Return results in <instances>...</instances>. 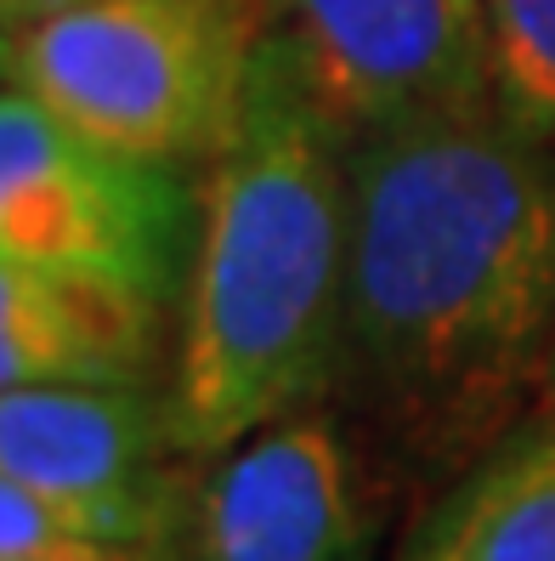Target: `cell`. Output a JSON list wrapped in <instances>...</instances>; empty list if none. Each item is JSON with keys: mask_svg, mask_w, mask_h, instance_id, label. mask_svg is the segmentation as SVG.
<instances>
[{"mask_svg": "<svg viewBox=\"0 0 555 561\" xmlns=\"http://www.w3.org/2000/svg\"><path fill=\"white\" fill-rule=\"evenodd\" d=\"M555 380V142L494 96L351 142L335 386L403 471L460 477Z\"/></svg>", "mask_w": 555, "mask_h": 561, "instance_id": "obj_1", "label": "cell"}, {"mask_svg": "<svg viewBox=\"0 0 555 561\" xmlns=\"http://www.w3.org/2000/svg\"><path fill=\"white\" fill-rule=\"evenodd\" d=\"M351 261V142L261 28L250 96L199 171V233L176 301L171 425L205 466L335 386Z\"/></svg>", "mask_w": 555, "mask_h": 561, "instance_id": "obj_2", "label": "cell"}, {"mask_svg": "<svg viewBox=\"0 0 555 561\" xmlns=\"http://www.w3.org/2000/svg\"><path fill=\"white\" fill-rule=\"evenodd\" d=\"M267 0H74L12 46L23 96L114 153L205 171L250 96Z\"/></svg>", "mask_w": 555, "mask_h": 561, "instance_id": "obj_3", "label": "cell"}, {"mask_svg": "<svg viewBox=\"0 0 555 561\" xmlns=\"http://www.w3.org/2000/svg\"><path fill=\"white\" fill-rule=\"evenodd\" d=\"M199 233V171L80 137L0 85V261L96 273L176 307Z\"/></svg>", "mask_w": 555, "mask_h": 561, "instance_id": "obj_4", "label": "cell"}, {"mask_svg": "<svg viewBox=\"0 0 555 561\" xmlns=\"http://www.w3.org/2000/svg\"><path fill=\"white\" fill-rule=\"evenodd\" d=\"M0 477L80 522L96 545L182 556L199 466L176 448L165 386H7Z\"/></svg>", "mask_w": 555, "mask_h": 561, "instance_id": "obj_5", "label": "cell"}, {"mask_svg": "<svg viewBox=\"0 0 555 561\" xmlns=\"http://www.w3.org/2000/svg\"><path fill=\"white\" fill-rule=\"evenodd\" d=\"M267 41L346 142L494 96L487 0H267Z\"/></svg>", "mask_w": 555, "mask_h": 561, "instance_id": "obj_6", "label": "cell"}, {"mask_svg": "<svg viewBox=\"0 0 555 561\" xmlns=\"http://www.w3.org/2000/svg\"><path fill=\"white\" fill-rule=\"evenodd\" d=\"M380 488L351 425L289 409L199 466L182 561H369Z\"/></svg>", "mask_w": 555, "mask_h": 561, "instance_id": "obj_7", "label": "cell"}, {"mask_svg": "<svg viewBox=\"0 0 555 561\" xmlns=\"http://www.w3.org/2000/svg\"><path fill=\"white\" fill-rule=\"evenodd\" d=\"M176 307L57 267L0 261V391L7 386H165Z\"/></svg>", "mask_w": 555, "mask_h": 561, "instance_id": "obj_8", "label": "cell"}, {"mask_svg": "<svg viewBox=\"0 0 555 561\" xmlns=\"http://www.w3.org/2000/svg\"><path fill=\"white\" fill-rule=\"evenodd\" d=\"M403 561H555V398L442 488Z\"/></svg>", "mask_w": 555, "mask_h": 561, "instance_id": "obj_9", "label": "cell"}, {"mask_svg": "<svg viewBox=\"0 0 555 561\" xmlns=\"http://www.w3.org/2000/svg\"><path fill=\"white\" fill-rule=\"evenodd\" d=\"M494 103L555 142V0H487Z\"/></svg>", "mask_w": 555, "mask_h": 561, "instance_id": "obj_10", "label": "cell"}, {"mask_svg": "<svg viewBox=\"0 0 555 561\" xmlns=\"http://www.w3.org/2000/svg\"><path fill=\"white\" fill-rule=\"evenodd\" d=\"M57 545H96V539L80 534V522L69 511H57L23 482L0 477V561H35Z\"/></svg>", "mask_w": 555, "mask_h": 561, "instance_id": "obj_11", "label": "cell"}, {"mask_svg": "<svg viewBox=\"0 0 555 561\" xmlns=\"http://www.w3.org/2000/svg\"><path fill=\"white\" fill-rule=\"evenodd\" d=\"M35 561H171V556H153V550H125V545H57Z\"/></svg>", "mask_w": 555, "mask_h": 561, "instance_id": "obj_12", "label": "cell"}, {"mask_svg": "<svg viewBox=\"0 0 555 561\" xmlns=\"http://www.w3.org/2000/svg\"><path fill=\"white\" fill-rule=\"evenodd\" d=\"M74 7V0H0V28H12V35H23V28H35L41 18Z\"/></svg>", "mask_w": 555, "mask_h": 561, "instance_id": "obj_13", "label": "cell"}, {"mask_svg": "<svg viewBox=\"0 0 555 561\" xmlns=\"http://www.w3.org/2000/svg\"><path fill=\"white\" fill-rule=\"evenodd\" d=\"M12 46H18V35H12V28H0V85L12 80Z\"/></svg>", "mask_w": 555, "mask_h": 561, "instance_id": "obj_14", "label": "cell"}, {"mask_svg": "<svg viewBox=\"0 0 555 561\" xmlns=\"http://www.w3.org/2000/svg\"><path fill=\"white\" fill-rule=\"evenodd\" d=\"M550 398H555V380H550ZM550 398H544V403H550Z\"/></svg>", "mask_w": 555, "mask_h": 561, "instance_id": "obj_15", "label": "cell"}]
</instances>
